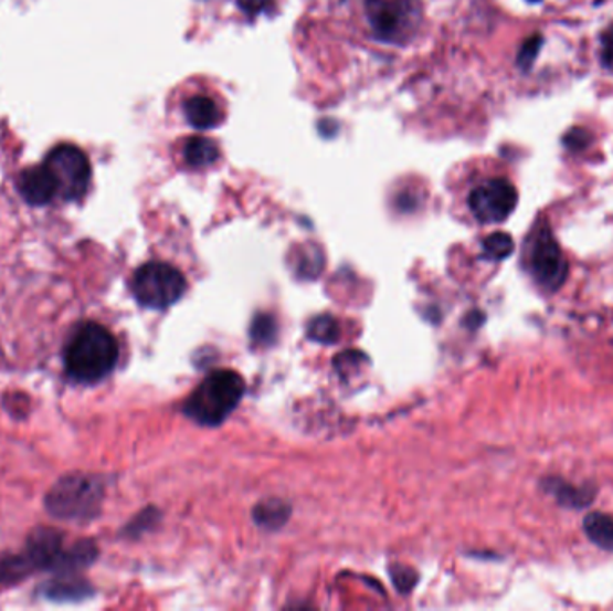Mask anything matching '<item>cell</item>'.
<instances>
[{"mask_svg":"<svg viewBox=\"0 0 613 611\" xmlns=\"http://www.w3.org/2000/svg\"><path fill=\"white\" fill-rule=\"evenodd\" d=\"M543 45L542 34H532L526 42L522 43V48L518 49L517 54V67L522 72H529L537 62L538 54H540V49Z\"/></svg>","mask_w":613,"mask_h":611,"instance_id":"obj_16","label":"cell"},{"mask_svg":"<svg viewBox=\"0 0 613 611\" xmlns=\"http://www.w3.org/2000/svg\"><path fill=\"white\" fill-rule=\"evenodd\" d=\"M237 4L252 19L257 14H272L275 11V0H237Z\"/></svg>","mask_w":613,"mask_h":611,"instance_id":"obj_20","label":"cell"},{"mask_svg":"<svg viewBox=\"0 0 613 611\" xmlns=\"http://www.w3.org/2000/svg\"><path fill=\"white\" fill-rule=\"evenodd\" d=\"M368 24L377 40L391 45H405L422 25L420 0H367Z\"/></svg>","mask_w":613,"mask_h":611,"instance_id":"obj_5","label":"cell"},{"mask_svg":"<svg viewBox=\"0 0 613 611\" xmlns=\"http://www.w3.org/2000/svg\"><path fill=\"white\" fill-rule=\"evenodd\" d=\"M119 359V345L114 334L99 323H85L72 334L65 348V368L71 379L82 384H96L106 379Z\"/></svg>","mask_w":613,"mask_h":611,"instance_id":"obj_1","label":"cell"},{"mask_svg":"<svg viewBox=\"0 0 613 611\" xmlns=\"http://www.w3.org/2000/svg\"><path fill=\"white\" fill-rule=\"evenodd\" d=\"M45 167L56 181L57 196L67 201L82 200L91 183L92 169L91 161L80 147L68 144L57 146L49 152Z\"/></svg>","mask_w":613,"mask_h":611,"instance_id":"obj_7","label":"cell"},{"mask_svg":"<svg viewBox=\"0 0 613 611\" xmlns=\"http://www.w3.org/2000/svg\"><path fill=\"white\" fill-rule=\"evenodd\" d=\"M522 267L543 294H554L569 278V261L547 219H538L524 241Z\"/></svg>","mask_w":613,"mask_h":611,"instance_id":"obj_2","label":"cell"},{"mask_svg":"<svg viewBox=\"0 0 613 611\" xmlns=\"http://www.w3.org/2000/svg\"><path fill=\"white\" fill-rule=\"evenodd\" d=\"M183 114H186L187 123L201 131L215 128L221 123V112H219L218 105L204 95H194L191 99H187L183 105Z\"/></svg>","mask_w":613,"mask_h":611,"instance_id":"obj_11","label":"cell"},{"mask_svg":"<svg viewBox=\"0 0 613 611\" xmlns=\"http://www.w3.org/2000/svg\"><path fill=\"white\" fill-rule=\"evenodd\" d=\"M600 62L606 71H613V24L604 28L601 33Z\"/></svg>","mask_w":613,"mask_h":611,"instance_id":"obj_19","label":"cell"},{"mask_svg":"<svg viewBox=\"0 0 613 611\" xmlns=\"http://www.w3.org/2000/svg\"><path fill=\"white\" fill-rule=\"evenodd\" d=\"M528 2H531V4H538V2H542V0H528Z\"/></svg>","mask_w":613,"mask_h":611,"instance_id":"obj_22","label":"cell"},{"mask_svg":"<svg viewBox=\"0 0 613 611\" xmlns=\"http://www.w3.org/2000/svg\"><path fill=\"white\" fill-rule=\"evenodd\" d=\"M103 484L99 478L71 474L60 478L47 493L45 506L53 517L62 520H88L99 513Z\"/></svg>","mask_w":613,"mask_h":611,"instance_id":"obj_4","label":"cell"},{"mask_svg":"<svg viewBox=\"0 0 613 611\" xmlns=\"http://www.w3.org/2000/svg\"><path fill=\"white\" fill-rule=\"evenodd\" d=\"M275 336V322L269 316H261L253 323V337L255 341H269Z\"/></svg>","mask_w":613,"mask_h":611,"instance_id":"obj_21","label":"cell"},{"mask_svg":"<svg viewBox=\"0 0 613 611\" xmlns=\"http://www.w3.org/2000/svg\"><path fill=\"white\" fill-rule=\"evenodd\" d=\"M244 389L243 377L235 371H214L194 389L183 411L200 425H219L235 411L243 399Z\"/></svg>","mask_w":613,"mask_h":611,"instance_id":"obj_3","label":"cell"},{"mask_svg":"<svg viewBox=\"0 0 613 611\" xmlns=\"http://www.w3.org/2000/svg\"><path fill=\"white\" fill-rule=\"evenodd\" d=\"M583 533L590 544L601 550L613 552V515L610 513H589L583 518Z\"/></svg>","mask_w":613,"mask_h":611,"instance_id":"obj_12","label":"cell"},{"mask_svg":"<svg viewBox=\"0 0 613 611\" xmlns=\"http://www.w3.org/2000/svg\"><path fill=\"white\" fill-rule=\"evenodd\" d=\"M309 336L314 341L332 345L339 339V323L332 316H319L310 323Z\"/></svg>","mask_w":613,"mask_h":611,"instance_id":"obj_15","label":"cell"},{"mask_svg":"<svg viewBox=\"0 0 613 611\" xmlns=\"http://www.w3.org/2000/svg\"><path fill=\"white\" fill-rule=\"evenodd\" d=\"M540 489L557 501L558 506L571 512H583L592 506L598 497L594 484H574L558 475L540 478Z\"/></svg>","mask_w":613,"mask_h":611,"instance_id":"obj_9","label":"cell"},{"mask_svg":"<svg viewBox=\"0 0 613 611\" xmlns=\"http://www.w3.org/2000/svg\"><path fill=\"white\" fill-rule=\"evenodd\" d=\"M183 157L191 167L212 166L219 160V147L214 140L207 137H194L187 140Z\"/></svg>","mask_w":613,"mask_h":611,"instance_id":"obj_13","label":"cell"},{"mask_svg":"<svg viewBox=\"0 0 613 611\" xmlns=\"http://www.w3.org/2000/svg\"><path fill=\"white\" fill-rule=\"evenodd\" d=\"M19 190L22 198L34 207L51 203L54 196H57L56 181H54L53 175L45 167V164L22 172L19 180Z\"/></svg>","mask_w":613,"mask_h":611,"instance_id":"obj_10","label":"cell"},{"mask_svg":"<svg viewBox=\"0 0 613 611\" xmlns=\"http://www.w3.org/2000/svg\"><path fill=\"white\" fill-rule=\"evenodd\" d=\"M590 143H592V135L589 134V129L572 128L563 137V146L572 152L583 151Z\"/></svg>","mask_w":613,"mask_h":611,"instance_id":"obj_18","label":"cell"},{"mask_svg":"<svg viewBox=\"0 0 613 611\" xmlns=\"http://www.w3.org/2000/svg\"><path fill=\"white\" fill-rule=\"evenodd\" d=\"M515 250V242L509 233L495 232L483 241V259L490 262L506 261Z\"/></svg>","mask_w":613,"mask_h":611,"instance_id":"obj_14","label":"cell"},{"mask_svg":"<svg viewBox=\"0 0 613 611\" xmlns=\"http://www.w3.org/2000/svg\"><path fill=\"white\" fill-rule=\"evenodd\" d=\"M517 189L505 178L485 181L468 196V209L483 224L505 223L517 209Z\"/></svg>","mask_w":613,"mask_h":611,"instance_id":"obj_8","label":"cell"},{"mask_svg":"<svg viewBox=\"0 0 613 611\" xmlns=\"http://www.w3.org/2000/svg\"><path fill=\"white\" fill-rule=\"evenodd\" d=\"M187 289V280L177 267L166 262H148L135 271L131 291L138 304L163 310L177 304Z\"/></svg>","mask_w":613,"mask_h":611,"instance_id":"obj_6","label":"cell"},{"mask_svg":"<svg viewBox=\"0 0 613 611\" xmlns=\"http://www.w3.org/2000/svg\"><path fill=\"white\" fill-rule=\"evenodd\" d=\"M287 515H289V509L282 506L281 503L264 504L261 509H257L258 522L266 524V526L281 527Z\"/></svg>","mask_w":613,"mask_h":611,"instance_id":"obj_17","label":"cell"}]
</instances>
